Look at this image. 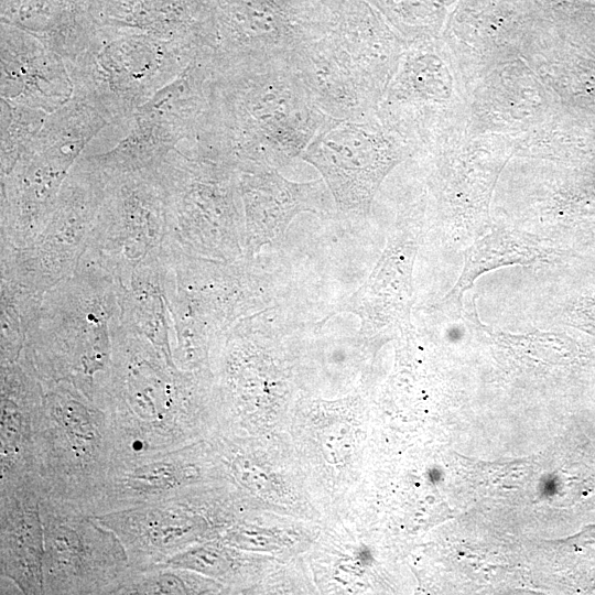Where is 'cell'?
Returning a JSON list of instances; mask_svg holds the SVG:
<instances>
[{"label": "cell", "instance_id": "6da1fadb", "mask_svg": "<svg viewBox=\"0 0 595 595\" xmlns=\"http://www.w3.org/2000/svg\"><path fill=\"white\" fill-rule=\"evenodd\" d=\"M122 326L117 281L82 261L74 274L44 292L21 356L42 385L68 383L106 410Z\"/></svg>", "mask_w": 595, "mask_h": 595}, {"label": "cell", "instance_id": "7a4b0ae2", "mask_svg": "<svg viewBox=\"0 0 595 595\" xmlns=\"http://www.w3.org/2000/svg\"><path fill=\"white\" fill-rule=\"evenodd\" d=\"M198 386L173 354L122 326L113 351L109 418L117 472L175 451L180 421Z\"/></svg>", "mask_w": 595, "mask_h": 595}, {"label": "cell", "instance_id": "3957f363", "mask_svg": "<svg viewBox=\"0 0 595 595\" xmlns=\"http://www.w3.org/2000/svg\"><path fill=\"white\" fill-rule=\"evenodd\" d=\"M163 290L178 367L195 370L208 350L240 320L268 309V275L253 258L221 261L184 255L166 242Z\"/></svg>", "mask_w": 595, "mask_h": 595}, {"label": "cell", "instance_id": "277c9868", "mask_svg": "<svg viewBox=\"0 0 595 595\" xmlns=\"http://www.w3.org/2000/svg\"><path fill=\"white\" fill-rule=\"evenodd\" d=\"M102 176L101 201L82 261L99 267L122 285L140 266L162 255L164 187L158 166Z\"/></svg>", "mask_w": 595, "mask_h": 595}, {"label": "cell", "instance_id": "5b68a950", "mask_svg": "<svg viewBox=\"0 0 595 595\" xmlns=\"http://www.w3.org/2000/svg\"><path fill=\"white\" fill-rule=\"evenodd\" d=\"M158 167L165 194L166 245L193 257L244 258L245 217L227 180L186 162Z\"/></svg>", "mask_w": 595, "mask_h": 595}, {"label": "cell", "instance_id": "8992f818", "mask_svg": "<svg viewBox=\"0 0 595 595\" xmlns=\"http://www.w3.org/2000/svg\"><path fill=\"white\" fill-rule=\"evenodd\" d=\"M43 593H117L131 573L117 536L78 507L40 498Z\"/></svg>", "mask_w": 595, "mask_h": 595}, {"label": "cell", "instance_id": "52a82bcc", "mask_svg": "<svg viewBox=\"0 0 595 595\" xmlns=\"http://www.w3.org/2000/svg\"><path fill=\"white\" fill-rule=\"evenodd\" d=\"M102 175L90 164L64 182L42 231L21 248L1 247V279L44 293L78 269L101 201Z\"/></svg>", "mask_w": 595, "mask_h": 595}, {"label": "cell", "instance_id": "ba28073f", "mask_svg": "<svg viewBox=\"0 0 595 595\" xmlns=\"http://www.w3.org/2000/svg\"><path fill=\"white\" fill-rule=\"evenodd\" d=\"M42 398V382L25 358L1 365V496L39 490L33 426Z\"/></svg>", "mask_w": 595, "mask_h": 595}, {"label": "cell", "instance_id": "9c48e42d", "mask_svg": "<svg viewBox=\"0 0 595 595\" xmlns=\"http://www.w3.org/2000/svg\"><path fill=\"white\" fill-rule=\"evenodd\" d=\"M418 238L405 229L391 234L366 282L338 309L359 316L360 332L409 324Z\"/></svg>", "mask_w": 595, "mask_h": 595}, {"label": "cell", "instance_id": "30bf717a", "mask_svg": "<svg viewBox=\"0 0 595 595\" xmlns=\"http://www.w3.org/2000/svg\"><path fill=\"white\" fill-rule=\"evenodd\" d=\"M245 217V257L283 237L300 212L322 209L317 184H298L277 173L247 177L240 185Z\"/></svg>", "mask_w": 595, "mask_h": 595}, {"label": "cell", "instance_id": "8fae6325", "mask_svg": "<svg viewBox=\"0 0 595 595\" xmlns=\"http://www.w3.org/2000/svg\"><path fill=\"white\" fill-rule=\"evenodd\" d=\"M2 574L26 594L43 593L44 534L40 495L1 497Z\"/></svg>", "mask_w": 595, "mask_h": 595}, {"label": "cell", "instance_id": "7c38bea8", "mask_svg": "<svg viewBox=\"0 0 595 595\" xmlns=\"http://www.w3.org/2000/svg\"><path fill=\"white\" fill-rule=\"evenodd\" d=\"M118 291L125 327L172 353L171 326L163 290L162 255L140 266L127 283L118 284Z\"/></svg>", "mask_w": 595, "mask_h": 595}, {"label": "cell", "instance_id": "4fadbf2b", "mask_svg": "<svg viewBox=\"0 0 595 595\" xmlns=\"http://www.w3.org/2000/svg\"><path fill=\"white\" fill-rule=\"evenodd\" d=\"M1 365L20 359L39 314L43 294L1 279Z\"/></svg>", "mask_w": 595, "mask_h": 595}, {"label": "cell", "instance_id": "5bb4252c", "mask_svg": "<svg viewBox=\"0 0 595 595\" xmlns=\"http://www.w3.org/2000/svg\"><path fill=\"white\" fill-rule=\"evenodd\" d=\"M537 258L538 249L528 246L519 237L490 234L469 250L464 272L450 294L462 293L484 271L502 264L533 261Z\"/></svg>", "mask_w": 595, "mask_h": 595}]
</instances>
